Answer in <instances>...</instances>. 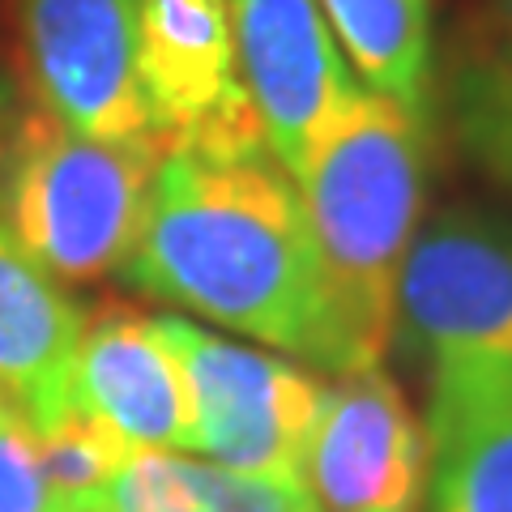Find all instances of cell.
Returning a JSON list of instances; mask_svg holds the SVG:
<instances>
[{
	"instance_id": "1",
	"label": "cell",
	"mask_w": 512,
	"mask_h": 512,
	"mask_svg": "<svg viewBox=\"0 0 512 512\" xmlns=\"http://www.w3.org/2000/svg\"><path fill=\"white\" fill-rule=\"evenodd\" d=\"M120 278L158 303L338 372L312 227L299 184L274 154L171 150Z\"/></svg>"
},
{
	"instance_id": "2",
	"label": "cell",
	"mask_w": 512,
	"mask_h": 512,
	"mask_svg": "<svg viewBox=\"0 0 512 512\" xmlns=\"http://www.w3.org/2000/svg\"><path fill=\"white\" fill-rule=\"evenodd\" d=\"M312 227L338 372L380 367L397 338V286L427 197V133L363 82L295 175Z\"/></svg>"
},
{
	"instance_id": "3",
	"label": "cell",
	"mask_w": 512,
	"mask_h": 512,
	"mask_svg": "<svg viewBox=\"0 0 512 512\" xmlns=\"http://www.w3.org/2000/svg\"><path fill=\"white\" fill-rule=\"evenodd\" d=\"M167 150L77 133L47 107L18 116L0 222L60 282L120 274Z\"/></svg>"
},
{
	"instance_id": "4",
	"label": "cell",
	"mask_w": 512,
	"mask_h": 512,
	"mask_svg": "<svg viewBox=\"0 0 512 512\" xmlns=\"http://www.w3.org/2000/svg\"><path fill=\"white\" fill-rule=\"evenodd\" d=\"M397 333L427 367L431 410L512 397V227L487 214H444L414 235Z\"/></svg>"
},
{
	"instance_id": "5",
	"label": "cell",
	"mask_w": 512,
	"mask_h": 512,
	"mask_svg": "<svg viewBox=\"0 0 512 512\" xmlns=\"http://www.w3.org/2000/svg\"><path fill=\"white\" fill-rule=\"evenodd\" d=\"M192 397L197 453L222 470L303 487V457L325 384L265 350L227 342L184 316H154Z\"/></svg>"
},
{
	"instance_id": "6",
	"label": "cell",
	"mask_w": 512,
	"mask_h": 512,
	"mask_svg": "<svg viewBox=\"0 0 512 512\" xmlns=\"http://www.w3.org/2000/svg\"><path fill=\"white\" fill-rule=\"evenodd\" d=\"M137 73L150 128L167 154H269L239 77L227 0H141Z\"/></svg>"
},
{
	"instance_id": "7",
	"label": "cell",
	"mask_w": 512,
	"mask_h": 512,
	"mask_svg": "<svg viewBox=\"0 0 512 512\" xmlns=\"http://www.w3.org/2000/svg\"><path fill=\"white\" fill-rule=\"evenodd\" d=\"M39 107L77 133L158 141L141 94V0H22ZM163 146V141H158Z\"/></svg>"
},
{
	"instance_id": "8",
	"label": "cell",
	"mask_w": 512,
	"mask_h": 512,
	"mask_svg": "<svg viewBox=\"0 0 512 512\" xmlns=\"http://www.w3.org/2000/svg\"><path fill=\"white\" fill-rule=\"evenodd\" d=\"M431 444L384 367L333 372L303 457L320 512H419Z\"/></svg>"
},
{
	"instance_id": "9",
	"label": "cell",
	"mask_w": 512,
	"mask_h": 512,
	"mask_svg": "<svg viewBox=\"0 0 512 512\" xmlns=\"http://www.w3.org/2000/svg\"><path fill=\"white\" fill-rule=\"evenodd\" d=\"M239 77L261 116L269 154L295 175L320 133L355 94V69L320 13V0H227Z\"/></svg>"
},
{
	"instance_id": "10",
	"label": "cell",
	"mask_w": 512,
	"mask_h": 512,
	"mask_svg": "<svg viewBox=\"0 0 512 512\" xmlns=\"http://www.w3.org/2000/svg\"><path fill=\"white\" fill-rule=\"evenodd\" d=\"M69 414L111 427L133 448H197L180 359L163 342L154 316L133 308H103L86 316L69 376Z\"/></svg>"
},
{
	"instance_id": "11",
	"label": "cell",
	"mask_w": 512,
	"mask_h": 512,
	"mask_svg": "<svg viewBox=\"0 0 512 512\" xmlns=\"http://www.w3.org/2000/svg\"><path fill=\"white\" fill-rule=\"evenodd\" d=\"M86 308L0 222V402L35 427L69 419V376Z\"/></svg>"
},
{
	"instance_id": "12",
	"label": "cell",
	"mask_w": 512,
	"mask_h": 512,
	"mask_svg": "<svg viewBox=\"0 0 512 512\" xmlns=\"http://www.w3.org/2000/svg\"><path fill=\"white\" fill-rule=\"evenodd\" d=\"M423 512H512V397L427 414Z\"/></svg>"
},
{
	"instance_id": "13",
	"label": "cell",
	"mask_w": 512,
	"mask_h": 512,
	"mask_svg": "<svg viewBox=\"0 0 512 512\" xmlns=\"http://www.w3.org/2000/svg\"><path fill=\"white\" fill-rule=\"evenodd\" d=\"M320 13L359 82L423 120L431 94L427 0H320Z\"/></svg>"
},
{
	"instance_id": "14",
	"label": "cell",
	"mask_w": 512,
	"mask_h": 512,
	"mask_svg": "<svg viewBox=\"0 0 512 512\" xmlns=\"http://www.w3.org/2000/svg\"><path fill=\"white\" fill-rule=\"evenodd\" d=\"M39 440H43L47 474H52L56 487V504H73L103 491L120 474L124 457L133 453V444H124L111 427L82 419V414H69L52 431H39Z\"/></svg>"
},
{
	"instance_id": "15",
	"label": "cell",
	"mask_w": 512,
	"mask_h": 512,
	"mask_svg": "<svg viewBox=\"0 0 512 512\" xmlns=\"http://www.w3.org/2000/svg\"><path fill=\"white\" fill-rule=\"evenodd\" d=\"M0 512H56L43 440L9 406H0Z\"/></svg>"
},
{
	"instance_id": "16",
	"label": "cell",
	"mask_w": 512,
	"mask_h": 512,
	"mask_svg": "<svg viewBox=\"0 0 512 512\" xmlns=\"http://www.w3.org/2000/svg\"><path fill=\"white\" fill-rule=\"evenodd\" d=\"M13 137H18V111H13V94H9V86H5V77H0V201H5Z\"/></svg>"
},
{
	"instance_id": "17",
	"label": "cell",
	"mask_w": 512,
	"mask_h": 512,
	"mask_svg": "<svg viewBox=\"0 0 512 512\" xmlns=\"http://www.w3.org/2000/svg\"><path fill=\"white\" fill-rule=\"evenodd\" d=\"M504 35H508V47H512V0H508V13H504Z\"/></svg>"
},
{
	"instance_id": "18",
	"label": "cell",
	"mask_w": 512,
	"mask_h": 512,
	"mask_svg": "<svg viewBox=\"0 0 512 512\" xmlns=\"http://www.w3.org/2000/svg\"><path fill=\"white\" fill-rule=\"evenodd\" d=\"M0 406H5V402H0Z\"/></svg>"
}]
</instances>
